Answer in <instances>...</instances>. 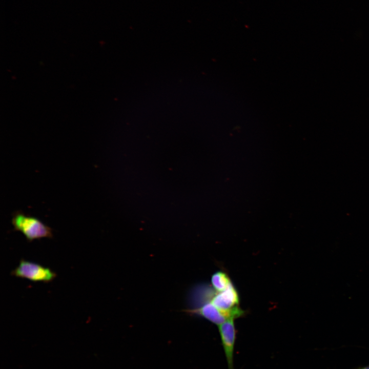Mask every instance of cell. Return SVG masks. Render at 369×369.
Masks as SVG:
<instances>
[{
  "mask_svg": "<svg viewBox=\"0 0 369 369\" xmlns=\"http://www.w3.org/2000/svg\"><path fill=\"white\" fill-rule=\"evenodd\" d=\"M12 223L15 231H19L28 242L43 238L53 237L52 229L38 218L25 215L21 212L13 214Z\"/></svg>",
  "mask_w": 369,
  "mask_h": 369,
  "instance_id": "cell-1",
  "label": "cell"
},
{
  "mask_svg": "<svg viewBox=\"0 0 369 369\" xmlns=\"http://www.w3.org/2000/svg\"><path fill=\"white\" fill-rule=\"evenodd\" d=\"M357 369H369V366H365V367H360V368H357Z\"/></svg>",
  "mask_w": 369,
  "mask_h": 369,
  "instance_id": "cell-6",
  "label": "cell"
},
{
  "mask_svg": "<svg viewBox=\"0 0 369 369\" xmlns=\"http://www.w3.org/2000/svg\"><path fill=\"white\" fill-rule=\"evenodd\" d=\"M234 319H230L218 325L221 344L224 350L228 369H234V352L237 331Z\"/></svg>",
  "mask_w": 369,
  "mask_h": 369,
  "instance_id": "cell-3",
  "label": "cell"
},
{
  "mask_svg": "<svg viewBox=\"0 0 369 369\" xmlns=\"http://www.w3.org/2000/svg\"><path fill=\"white\" fill-rule=\"evenodd\" d=\"M193 313L200 316L218 326L231 319L211 302L195 308Z\"/></svg>",
  "mask_w": 369,
  "mask_h": 369,
  "instance_id": "cell-4",
  "label": "cell"
},
{
  "mask_svg": "<svg viewBox=\"0 0 369 369\" xmlns=\"http://www.w3.org/2000/svg\"><path fill=\"white\" fill-rule=\"evenodd\" d=\"M11 275L33 282L45 283L52 281L57 276L56 273L50 268L23 259L20 260L18 265L11 271Z\"/></svg>",
  "mask_w": 369,
  "mask_h": 369,
  "instance_id": "cell-2",
  "label": "cell"
},
{
  "mask_svg": "<svg viewBox=\"0 0 369 369\" xmlns=\"http://www.w3.org/2000/svg\"><path fill=\"white\" fill-rule=\"evenodd\" d=\"M212 287L217 292L224 290L232 282L229 276L222 271L214 273L211 279Z\"/></svg>",
  "mask_w": 369,
  "mask_h": 369,
  "instance_id": "cell-5",
  "label": "cell"
}]
</instances>
